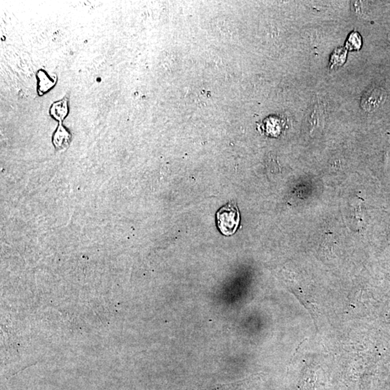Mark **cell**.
Listing matches in <instances>:
<instances>
[{
	"label": "cell",
	"instance_id": "obj_3",
	"mask_svg": "<svg viewBox=\"0 0 390 390\" xmlns=\"http://www.w3.org/2000/svg\"><path fill=\"white\" fill-rule=\"evenodd\" d=\"M347 58V50L344 48L336 49L330 57V68L337 69L345 62Z\"/></svg>",
	"mask_w": 390,
	"mask_h": 390
},
{
	"label": "cell",
	"instance_id": "obj_2",
	"mask_svg": "<svg viewBox=\"0 0 390 390\" xmlns=\"http://www.w3.org/2000/svg\"><path fill=\"white\" fill-rule=\"evenodd\" d=\"M387 98L385 89L377 86H372L363 94L361 106L367 112H372L382 106Z\"/></svg>",
	"mask_w": 390,
	"mask_h": 390
},
{
	"label": "cell",
	"instance_id": "obj_5",
	"mask_svg": "<svg viewBox=\"0 0 390 390\" xmlns=\"http://www.w3.org/2000/svg\"><path fill=\"white\" fill-rule=\"evenodd\" d=\"M240 383L229 384V385H220L213 388H206L201 390H236L239 388Z\"/></svg>",
	"mask_w": 390,
	"mask_h": 390
},
{
	"label": "cell",
	"instance_id": "obj_1",
	"mask_svg": "<svg viewBox=\"0 0 390 390\" xmlns=\"http://www.w3.org/2000/svg\"><path fill=\"white\" fill-rule=\"evenodd\" d=\"M217 226L222 234L232 236L240 223V213L236 202H230L218 210L216 213Z\"/></svg>",
	"mask_w": 390,
	"mask_h": 390
},
{
	"label": "cell",
	"instance_id": "obj_4",
	"mask_svg": "<svg viewBox=\"0 0 390 390\" xmlns=\"http://www.w3.org/2000/svg\"><path fill=\"white\" fill-rule=\"evenodd\" d=\"M362 46V38L358 33L352 32L350 34L345 42V49L346 50L358 51Z\"/></svg>",
	"mask_w": 390,
	"mask_h": 390
}]
</instances>
